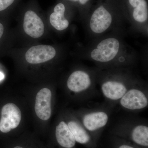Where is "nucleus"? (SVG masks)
Masks as SVG:
<instances>
[{"mask_svg": "<svg viewBox=\"0 0 148 148\" xmlns=\"http://www.w3.org/2000/svg\"><path fill=\"white\" fill-rule=\"evenodd\" d=\"M115 108L106 102L83 106L76 115L98 144L104 130L110 122Z\"/></svg>", "mask_w": 148, "mask_h": 148, "instance_id": "4", "label": "nucleus"}, {"mask_svg": "<svg viewBox=\"0 0 148 148\" xmlns=\"http://www.w3.org/2000/svg\"><path fill=\"white\" fill-rule=\"evenodd\" d=\"M5 76L3 73L0 71V81L2 80L4 78Z\"/></svg>", "mask_w": 148, "mask_h": 148, "instance_id": "19", "label": "nucleus"}, {"mask_svg": "<svg viewBox=\"0 0 148 148\" xmlns=\"http://www.w3.org/2000/svg\"><path fill=\"white\" fill-rule=\"evenodd\" d=\"M21 120L20 109L13 103H8L3 107L0 121V130L3 133L9 132L18 126Z\"/></svg>", "mask_w": 148, "mask_h": 148, "instance_id": "11", "label": "nucleus"}, {"mask_svg": "<svg viewBox=\"0 0 148 148\" xmlns=\"http://www.w3.org/2000/svg\"><path fill=\"white\" fill-rule=\"evenodd\" d=\"M113 22L110 12L104 6L101 5L92 12L88 22V27L92 34H101L108 30Z\"/></svg>", "mask_w": 148, "mask_h": 148, "instance_id": "8", "label": "nucleus"}, {"mask_svg": "<svg viewBox=\"0 0 148 148\" xmlns=\"http://www.w3.org/2000/svg\"><path fill=\"white\" fill-rule=\"evenodd\" d=\"M55 138L60 148H76L75 140L64 121H60L56 127Z\"/></svg>", "mask_w": 148, "mask_h": 148, "instance_id": "13", "label": "nucleus"}, {"mask_svg": "<svg viewBox=\"0 0 148 148\" xmlns=\"http://www.w3.org/2000/svg\"><path fill=\"white\" fill-rule=\"evenodd\" d=\"M140 80L129 68L99 69L98 71V84L104 102L115 109L127 90Z\"/></svg>", "mask_w": 148, "mask_h": 148, "instance_id": "1", "label": "nucleus"}, {"mask_svg": "<svg viewBox=\"0 0 148 148\" xmlns=\"http://www.w3.org/2000/svg\"><path fill=\"white\" fill-rule=\"evenodd\" d=\"M117 106L126 112L140 113L147 108L148 86L142 80L127 90L119 102Z\"/></svg>", "mask_w": 148, "mask_h": 148, "instance_id": "7", "label": "nucleus"}, {"mask_svg": "<svg viewBox=\"0 0 148 148\" xmlns=\"http://www.w3.org/2000/svg\"><path fill=\"white\" fill-rule=\"evenodd\" d=\"M4 25L2 23L0 22V40L1 39L5 33Z\"/></svg>", "mask_w": 148, "mask_h": 148, "instance_id": "17", "label": "nucleus"}, {"mask_svg": "<svg viewBox=\"0 0 148 148\" xmlns=\"http://www.w3.org/2000/svg\"><path fill=\"white\" fill-rule=\"evenodd\" d=\"M129 3L133 8L132 16L134 22L142 25L147 23L148 6L146 0H129Z\"/></svg>", "mask_w": 148, "mask_h": 148, "instance_id": "14", "label": "nucleus"}, {"mask_svg": "<svg viewBox=\"0 0 148 148\" xmlns=\"http://www.w3.org/2000/svg\"><path fill=\"white\" fill-rule=\"evenodd\" d=\"M99 69L79 67L70 74L66 86L77 100L84 104L90 102L99 94L97 86Z\"/></svg>", "mask_w": 148, "mask_h": 148, "instance_id": "5", "label": "nucleus"}, {"mask_svg": "<svg viewBox=\"0 0 148 148\" xmlns=\"http://www.w3.org/2000/svg\"><path fill=\"white\" fill-rule=\"evenodd\" d=\"M19 1L20 0H0V12L14 8Z\"/></svg>", "mask_w": 148, "mask_h": 148, "instance_id": "16", "label": "nucleus"}, {"mask_svg": "<svg viewBox=\"0 0 148 148\" xmlns=\"http://www.w3.org/2000/svg\"><path fill=\"white\" fill-rule=\"evenodd\" d=\"M89 0H79V3L82 5H84L86 4Z\"/></svg>", "mask_w": 148, "mask_h": 148, "instance_id": "18", "label": "nucleus"}, {"mask_svg": "<svg viewBox=\"0 0 148 148\" xmlns=\"http://www.w3.org/2000/svg\"><path fill=\"white\" fill-rule=\"evenodd\" d=\"M52 93L49 88H42L37 93L35 110L37 116L40 119L47 121L51 114V101Z\"/></svg>", "mask_w": 148, "mask_h": 148, "instance_id": "12", "label": "nucleus"}, {"mask_svg": "<svg viewBox=\"0 0 148 148\" xmlns=\"http://www.w3.org/2000/svg\"><path fill=\"white\" fill-rule=\"evenodd\" d=\"M67 6L64 3L60 2L56 4L46 16L48 26L59 32L68 29L70 21L67 16Z\"/></svg>", "mask_w": 148, "mask_h": 148, "instance_id": "9", "label": "nucleus"}, {"mask_svg": "<svg viewBox=\"0 0 148 148\" xmlns=\"http://www.w3.org/2000/svg\"><path fill=\"white\" fill-rule=\"evenodd\" d=\"M110 148H143L116 136L111 135Z\"/></svg>", "mask_w": 148, "mask_h": 148, "instance_id": "15", "label": "nucleus"}, {"mask_svg": "<svg viewBox=\"0 0 148 148\" xmlns=\"http://www.w3.org/2000/svg\"><path fill=\"white\" fill-rule=\"evenodd\" d=\"M66 123L77 143L86 148H98V143L84 127L76 114L70 117Z\"/></svg>", "mask_w": 148, "mask_h": 148, "instance_id": "10", "label": "nucleus"}, {"mask_svg": "<svg viewBox=\"0 0 148 148\" xmlns=\"http://www.w3.org/2000/svg\"><path fill=\"white\" fill-rule=\"evenodd\" d=\"M48 25L36 0H30L22 8L19 17L18 32L28 45L37 43L47 35Z\"/></svg>", "mask_w": 148, "mask_h": 148, "instance_id": "2", "label": "nucleus"}, {"mask_svg": "<svg viewBox=\"0 0 148 148\" xmlns=\"http://www.w3.org/2000/svg\"><path fill=\"white\" fill-rule=\"evenodd\" d=\"M14 148H24L22 147H20V146H16V147H14Z\"/></svg>", "mask_w": 148, "mask_h": 148, "instance_id": "20", "label": "nucleus"}, {"mask_svg": "<svg viewBox=\"0 0 148 148\" xmlns=\"http://www.w3.org/2000/svg\"><path fill=\"white\" fill-rule=\"evenodd\" d=\"M109 133L143 148H148L147 119L133 114L119 117L110 128Z\"/></svg>", "mask_w": 148, "mask_h": 148, "instance_id": "3", "label": "nucleus"}, {"mask_svg": "<svg viewBox=\"0 0 148 148\" xmlns=\"http://www.w3.org/2000/svg\"><path fill=\"white\" fill-rule=\"evenodd\" d=\"M122 49L120 40L109 37L99 42L90 52V59L97 64L100 70L125 68L119 60Z\"/></svg>", "mask_w": 148, "mask_h": 148, "instance_id": "6", "label": "nucleus"}]
</instances>
